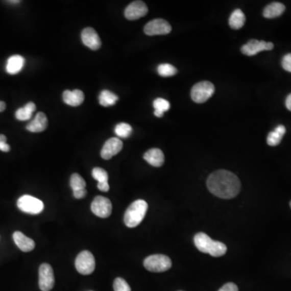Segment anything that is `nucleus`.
<instances>
[{"instance_id": "27", "label": "nucleus", "mask_w": 291, "mask_h": 291, "mask_svg": "<svg viewBox=\"0 0 291 291\" xmlns=\"http://www.w3.org/2000/svg\"><path fill=\"white\" fill-rule=\"evenodd\" d=\"M158 74L162 77H170L177 74V68L168 63H163L159 65L157 68Z\"/></svg>"}, {"instance_id": "5", "label": "nucleus", "mask_w": 291, "mask_h": 291, "mask_svg": "<svg viewBox=\"0 0 291 291\" xmlns=\"http://www.w3.org/2000/svg\"><path fill=\"white\" fill-rule=\"evenodd\" d=\"M214 90V86L210 82H200L192 87L191 97L195 103H204L213 95Z\"/></svg>"}, {"instance_id": "37", "label": "nucleus", "mask_w": 291, "mask_h": 291, "mask_svg": "<svg viewBox=\"0 0 291 291\" xmlns=\"http://www.w3.org/2000/svg\"><path fill=\"white\" fill-rule=\"evenodd\" d=\"M6 109V104L4 103V101H0V113H2Z\"/></svg>"}, {"instance_id": "19", "label": "nucleus", "mask_w": 291, "mask_h": 291, "mask_svg": "<svg viewBox=\"0 0 291 291\" xmlns=\"http://www.w3.org/2000/svg\"><path fill=\"white\" fill-rule=\"evenodd\" d=\"M26 60L20 55H13L8 58L7 62L6 70L9 75H16L23 69Z\"/></svg>"}, {"instance_id": "11", "label": "nucleus", "mask_w": 291, "mask_h": 291, "mask_svg": "<svg viewBox=\"0 0 291 291\" xmlns=\"http://www.w3.org/2000/svg\"><path fill=\"white\" fill-rule=\"evenodd\" d=\"M274 47V44L272 42H266L252 39L247 44L243 45L241 52L247 56H254L261 51H272Z\"/></svg>"}, {"instance_id": "12", "label": "nucleus", "mask_w": 291, "mask_h": 291, "mask_svg": "<svg viewBox=\"0 0 291 291\" xmlns=\"http://www.w3.org/2000/svg\"><path fill=\"white\" fill-rule=\"evenodd\" d=\"M148 12V6L142 1H134L125 10V16L130 20H135L145 16Z\"/></svg>"}, {"instance_id": "22", "label": "nucleus", "mask_w": 291, "mask_h": 291, "mask_svg": "<svg viewBox=\"0 0 291 291\" xmlns=\"http://www.w3.org/2000/svg\"><path fill=\"white\" fill-rule=\"evenodd\" d=\"M246 17L240 9H236L231 13L229 18V26L233 29H240L245 26Z\"/></svg>"}, {"instance_id": "32", "label": "nucleus", "mask_w": 291, "mask_h": 291, "mask_svg": "<svg viewBox=\"0 0 291 291\" xmlns=\"http://www.w3.org/2000/svg\"><path fill=\"white\" fill-rule=\"evenodd\" d=\"M10 150H11V148L7 143L6 136L4 135V134H0V151H2L4 152H8Z\"/></svg>"}, {"instance_id": "2", "label": "nucleus", "mask_w": 291, "mask_h": 291, "mask_svg": "<svg viewBox=\"0 0 291 291\" xmlns=\"http://www.w3.org/2000/svg\"><path fill=\"white\" fill-rule=\"evenodd\" d=\"M193 240L198 250L214 257L223 256L227 252V246L223 243L213 240L205 233H198L194 236Z\"/></svg>"}, {"instance_id": "14", "label": "nucleus", "mask_w": 291, "mask_h": 291, "mask_svg": "<svg viewBox=\"0 0 291 291\" xmlns=\"http://www.w3.org/2000/svg\"><path fill=\"white\" fill-rule=\"evenodd\" d=\"M82 41L84 45L92 51H97L101 46V40L95 29L92 28H86L81 33Z\"/></svg>"}, {"instance_id": "16", "label": "nucleus", "mask_w": 291, "mask_h": 291, "mask_svg": "<svg viewBox=\"0 0 291 291\" xmlns=\"http://www.w3.org/2000/svg\"><path fill=\"white\" fill-rule=\"evenodd\" d=\"M47 126L48 119L46 115L40 112L36 115L35 118L27 125L26 129L32 133H40L46 130Z\"/></svg>"}, {"instance_id": "15", "label": "nucleus", "mask_w": 291, "mask_h": 291, "mask_svg": "<svg viewBox=\"0 0 291 291\" xmlns=\"http://www.w3.org/2000/svg\"><path fill=\"white\" fill-rule=\"evenodd\" d=\"M14 242L16 246L19 248L22 252H29L35 248V242L29 237L23 235L20 231H16L13 234Z\"/></svg>"}, {"instance_id": "13", "label": "nucleus", "mask_w": 291, "mask_h": 291, "mask_svg": "<svg viewBox=\"0 0 291 291\" xmlns=\"http://www.w3.org/2000/svg\"><path fill=\"white\" fill-rule=\"evenodd\" d=\"M123 142L117 138H112L107 140L103 148L101 150V157L104 159H110L114 155H117L123 150Z\"/></svg>"}, {"instance_id": "3", "label": "nucleus", "mask_w": 291, "mask_h": 291, "mask_svg": "<svg viewBox=\"0 0 291 291\" xmlns=\"http://www.w3.org/2000/svg\"><path fill=\"white\" fill-rule=\"evenodd\" d=\"M148 210V205L145 201L137 200L133 202L125 213V224L130 228L139 225L144 220Z\"/></svg>"}, {"instance_id": "21", "label": "nucleus", "mask_w": 291, "mask_h": 291, "mask_svg": "<svg viewBox=\"0 0 291 291\" xmlns=\"http://www.w3.org/2000/svg\"><path fill=\"white\" fill-rule=\"evenodd\" d=\"M285 127L284 126H277L274 131H272L269 134L267 137V143L271 147L278 146L281 142V139L283 138L284 134H285Z\"/></svg>"}, {"instance_id": "4", "label": "nucleus", "mask_w": 291, "mask_h": 291, "mask_svg": "<svg viewBox=\"0 0 291 291\" xmlns=\"http://www.w3.org/2000/svg\"><path fill=\"white\" fill-rule=\"evenodd\" d=\"M143 264L148 271L162 273L171 269L172 260L165 255H152L145 259Z\"/></svg>"}, {"instance_id": "28", "label": "nucleus", "mask_w": 291, "mask_h": 291, "mask_svg": "<svg viewBox=\"0 0 291 291\" xmlns=\"http://www.w3.org/2000/svg\"><path fill=\"white\" fill-rule=\"evenodd\" d=\"M70 184L73 191L84 189L86 188L85 181L80 175L77 174V173H74L72 175L71 177H70Z\"/></svg>"}, {"instance_id": "29", "label": "nucleus", "mask_w": 291, "mask_h": 291, "mask_svg": "<svg viewBox=\"0 0 291 291\" xmlns=\"http://www.w3.org/2000/svg\"><path fill=\"white\" fill-rule=\"evenodd\" d=\"M92 177L98 183L108 182L109 180V175L105 171V169L101 167H95L92 170Z\"/></svg>"}, {"instance_id": "1", "label": "nucleus", "mask_w": 291, "mask_h": 291, "mask_svg": "<svg viewBox=\"0 0 291 291\" xmlns=\"http://www.w3.org/2000/svg\"><path fill=\"white\" fill-rule=\"evenodd\" d=\"M207 188L212 194L223 199L235 198L241 188V183L236 175L227 170L213 172L207 179Z\"/></svg>"}, {"instance_id": "17", "label": "nucleus", "mask_w": 291, "mask_h": 291, "mask_svg": "<svg viewBox=\"0 0 291 291\" xmlns=\"http://www.w3.org/2000/svg\"><path fill=\"white\" fill-rule=\"evenodd\" d=\"M144 159L153 167H159L164 163V155L161 150L152 148L146 152L143 155Z\"/></svg>"}, {"instance_id": "31", "label": "nucleus", "mask_w": 291, "mask_h": 291, "mask_svg": "<svg viewBox=\"0 0 291 291\" xmlns=\"http://www.w3.org/2000/svg\"><path fill=\"white\" fill-rule=\"evenodd\" d=\"M281 66L284 70L291 73V54L285 55L281 61Z\"/></svg>"}, {"instance_id": "25", "label": "nucleus", "mask_w": 291, "mask_h": 291, "mask_svg": "<svg viewBox=\"0 0 291 291\" xmlns=\"http://www.w3.org/2000/svg\"><path fill=\"white\" fill-rule=\"evenodd\" d=\"M153 106L154 109H155V112H154L155 116H157V117H162L163 116V113L170 109V103L166 100L157 98L154 101Z\"/></svg>"}, {"instance_id": "33", "label": "nucleus", "mask_w": 291, "mask_h": 291, "mask_svg": "<svg viewBox=\"0 0 291 291\" xmlns=\"http://www.w3.org/2000/svg\"><path fill=\"white\" fill-rule=\"evenodd\" d=\"M219 291H239L238 286L232 282L225 284Z\"/></svg>"}, {"instance_id": "34", "label": "nucleus", "mask_w": 291, "mask_h": 291, "mask_svg": "<svg viewBox=\"0 0 291 291\" xmlns=\"http://www.w3.org/2000/svg\"><path fill=\"white\" fill-rule=\"evenodd\" d=\"M73 195L77 199H81V198H84L87 195V190H86V188H84V189L73 191Z\"/></svg>"}, {"instance_id": "40", "label": "nucleus", "mask_w": 291, "mask_h": 291, "mask_svg": "<svg viewBox=\"0 0 291 291\" xmlns=\"http://www.w3.org/2000/svg\"></svg>"}, {"instance_id": "36", "label": "nucleus", "mask_w": 291, "mask_h": 291, "mask_svg": "<svg viewBox=\"0 0 291 291\" xmlns=\"http://www.w3.org/2000/svg\"><path fill=\"white\" fill-rule=\"evenodd\" d=\"M285 106L291 111V93L286 97V100H285Z\"/></svg>"}, {"instance_id": "24", "label": "nucleus", "mask_w": 291, "mask_h": 291, "mask_svg": "<svg viewBox=\"0 0 291 291\" xmlns=\"http://www.w3.org/2000/svg\"><path fill=\"white\" fill-rule=\"evenodd\" d=\"M118 96L109 90H104L99 95V102L104 107L112 106L116 103Z\"/></svg>"}, {"instance_id": "20", "label": "nucleus", "mask_w": 291, "mask_h": 291, "mask_svg": "<svg viewBox=\"0 0 291 291\" xmlns=\"http://www.w3.org/2000/svg\"><path fill=\"white\" fill-rule=\"evenodd\" d=\"M285 7L281 3H272L264 8L263 16L267 19L278 17L285 12Z\"/></svg>"}, {"instance_id": "10", "label": "nucleus", "mask_w": 291, "mask_h": 291, "mask_svg": "<svg viewBox=\"0 0 291 291\" xmlns=\"http://www.w3.org/2000/svg\"><path fill=\"white\" fill-rule=\"evenodd\" d=\"M91 209L95 215L102 219H106L111 215L113 206L109 198L98 196L95 198L91 203Z\"/></svg>"}, {"instance_id": "7", "label": "nucleus", "mask_w": 291, "mask_h": 291, "mask_svg": "<svg viewBox=\"0 0 291 291\" xmlns=\"http://www.w3.org/2000/svg\"><path fill=\"white\" fill-rule=\"evenodd\" d=\"M76 268L80 274L89 275L95 268V260L93 255L89 251H83L76 259Z\"/></svg>"}, {"instance_id": "39", "label": "nucleus", "mask_w": 291, "mask_h": 291, "mask_svg": "<svg viewBox=\"0 0 291 291\" xmlns=\"http://www.w3.org/2000/svg\"><path fill=\"white\" fill-rule=\"evenodd\" d=\"M290 208H291V202H290Z\"/></svg>"}, {"instance_id": "30", "label": "nucleus", "mask_w": 291, "mask_h": 291, "mask_svg": "<svg viewBox=\"0 0 291 291\" xmlns=\"http://www.w3.org/2000/svg\"><path fill=\"white\" fill-rule=\"evenodd\" d=\"M113 289L114 291H131L130 286L126 282V280L122 278H117L113 282Z\"/></svg>"}, {"instance_id": "8", "label": "nucleus", "mask_w": 291, "mask_h": 291, "mask_svg": "<svg viewBox=\"0 0 291 291\" xmlns=\"http://www.w3.org/2000/svg\"><path fill=\"white\" fill-rule=\"evenodd\" d=\"M55 274L52 267L47 263L39 268V287L41 291H50L55 285Z\"/></svg>"}, {"instance_id": "9", "label": "nucleus", "mask_w": 291, "mask_h": 291, "mask_svg": "<svg viewBox=\"0 0 291 291\" xmlns=\"http://www.w3.org/2000/svg\"><path fill=\"white\" fill-rule=\"evenodd\" d=\"M171 31L170 23L163 19H153L144 27V33L148 36L166 35Z\"/></svg>"}, {"instance_id": "6", "label": "nucleus", "mask_w": 291, "mask_h": 291, "mask_svg": "<svg viewBox=\"0 0 291 291\" xmlns=\"http://www.w3.org/2000/svg\"><path fill=\"white\" fill-rule=\"evenodd\" d=\"M17 206L22 212L29 214H38L44 210L42 201L30 195L20 197L17 201Z\"/></svg>"}, {"instance_id": "23", "label": "nucleus", "mask_w": 291, "mask_h": 291, "mask_svg": "<svg viewBox=\"0 0 291 291\" xmlns=\"http://www.w3.org/2000/svg\"><path fill=\"white\" fill-rule=\"evenodd\" d=\"M36 110V105L33 102H29L26 106L17 109L16 117L19 120H27L31 118L33 113Z\"/></svg>"}, {"instance_id": "18", "label": "nucleus", "mask_w": 291, "mask_h": 291, "mask_svg": "<svg viewBox=\"0 0 291 291\" xmlns=\"http://www.w3.org/2000/svg\"><path fill=\"white\" fill-rule=\"evenodd\" d=\"M62 98L66 105L77 107L84 102V94L81 90L76 89L74 91L66 90L62 94Z\"/></svg>"}, {"instance_id": "35", "label": "nucleus", "mask_w": 291, "mask_h": 291, "mask_svg": "<svg viewBox=\"0 0 291 291\" xmlns=\"http://www.w3.org/2000/svg\"><path fill=\"white\" fill-rule=\"evenodd\" d=\"M97 187L100 190L103 191V192H108L109 190V185L108 182L98 183Z\"/></svg>"}, {"instance_id": "38", "label": "nucleus", "mask_w": 291, "mask_h": 291, "mask_svg": "<svg viewBox=\"0 0 291 291\" xmlns=\"http://www.w3.org/2000/svg\"><path fill=\"white\" fill-rule=\"evenodd\" d=\"M8 3H10V4H19V3H20V1H8Z\"/></svg>"}, {"instance_id": "26", "label": "nucleus", "mask_w": 291, "mask_h": 291, "mask_svg": "<svg viewBox=\"0 0 291 291\" xmlns=\"http://www.w3.org/2000/svg\"><path fill=\"white\" fill-rule=\"evenodd\" d=\"M133 129L127 123H120L115 127V134L120 138H127L132 134Z\"/></svg>"}]
</instances>
